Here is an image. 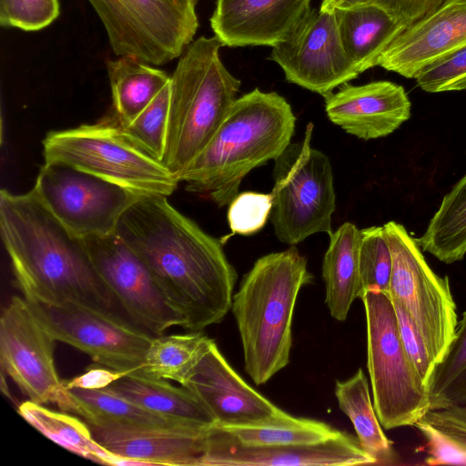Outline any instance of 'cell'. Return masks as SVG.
Listing matches in <instances>:
<instances>
[{
	"label": "cell",
	"mask_w": 466,
	"mask_h": 466,
	"mask_svg": "<svg viewBox=\"0 0 466 466\" xmlns=\"http://www.w3.org/2000/svg\"><path fill=\"white\" fill-rule=\"evenodd\" d=\"M115 235L148 267L167 300L199 331L231 309L238 278L222 241L172 207L167 197H139L120 218Z\"/></svg>",
	"instance_id": "1"
},
{
	"label": "cell",
	"mask_w": 466,
	"mask_h": 466,
	"mask_svg": "<svg viewBox=\"0 0 466 466\" xmlns=\"http://www.w3.org/2000/svg\"><path fill=\"white\" fill-rule=\"evenodd\" d=\"M0 230L16 284L28 301L74 302L115 312L117 302L72 233L32 188L0 192Z\"/></svg>",
	"instance_id": "2"
},
{
	"label": "cell",
	"mask_w": 466,
	"mask_h": 466,
	"mask_svg": "<svg viewBox=\"0 0 466 466\" xmlns=\"http://www.w3.org/2000/svg\"><path fill=\"white\" fill-rule=\"evenodd\" d=\"M295 126L296 116L282 96L255 88L234 101L178 180L187 191L205 194L220 208L228 206L251 170L288 147Z\"/></svg>",
	"instance_id": "3"
},
{
	"label": "cell",
	"mask_w": 466,
	"mask_h": 466,
	"mask_svg": "<svg viewBox=\"0 0 466 466\" xmlns=\"http://www.w3.org/2000/svg\"><path fill=\"white\" fill-rule=\"evenodd\" d=\"M307 259L291 246L258 258L233 296L244 368L256 385L289 363L292 318L300 289L310 284Z\"/></svg>",
	"instance_id": "4"
},
{
	"label": "cell",
	"mask_w": 466,
	"mask_h": 466,
	"mask_svg": "<svg viewBox=\"0 0 466 466\" xmlns=\"http://www.w3.org/2000/svg\"><path fill=\"white\" fill-rule=\"evenodd\" d=\"M222 46L216 35L193 40L170 76L162 163L177 179L208 143L238 98L241 82L223 64L219 56Z\"/></svg>",
	"instance_id": "5"
},
{
	"label": "cell",
	"mask_w": 466,
	"mask_h": 466,
	"mask_svg": "<svg viewBox=\"0 0 466 466\" xmlns=\"http://www.w3.org/2000/svg\"><path fill=\"white\" fill-rule=\"evenodd\" d=\"M43 147L45 162L67 164L140 197L167 198L179 183L161 161L129 139L113 117L51 131Z\"/></svg>",
	"instance_id": "6"
},
{
	"label": "cell",
	"mask_w": 466,
	"mask_h": 466,
	"mask_svg": "<svg viewBox=\"0 0 466 466\" xmlns=\"http://www.w3.org/2000/svg\"><path fill=\"white\" fill-rule=\"evenodd\" d=\"M367 368L373 405L381 426H413L430 409L427 387L409 359L400 336L392 300L376 289L364 292Z\"/></svg>",
	"instance_id": "7"
},
{
	"label": "cell",
	"mask_w": 466,
	"mask_h": 466,
	"mask_svg": "<svg viewBox=\"0 0 466 466\" xmlns=\"http://www.w3.org/2000/svg\"><path fill=\"white\" fill-rule=\"evenodd\" d=\"M312 129L309 124L303 140L290 143L274 160L269 219L277 238L290 246L317 233L333 232L332 167L329 157L311 147Z\"/></svg>",
	"instance_id": "8"
},
{
	"label": "cell",
	"mask_w": 466,
	"mask_h": 466,
	"mask_svg": "<svg viewBox=\"0 0 466 466\" xmlns=\"http://www.w3.org/2000/svg\"><path fill=\"white\" fill-rule=\"evenodd\" d=\"M117 56L152 66L180 57L198 28V0H87Z\"/></svg>",
	"instance_id": "9"
},
{
	"label": "cell",
	"mask_w": 466,
	"mask_h": 466,
	"mask_svg": "<svg viewBox=\"0 0 466 466\" xmlns=\"http://www.w3.org/2000/svg\"><path fill=\"white\" fill-rule=\"evenodd\" d=\"M383 228L392 255L389 295L408 311L438 362L458 324L449 279L431 268L417 239L402 224L389 221Z\"/></svg>",
	"instance_id": "10"
},
{
	"label": "cell",
	"mask_w": 466,
	"mask_h": 466,
	"mask_svg": "<svg viewBox=\"0 0 466 466\" xmlns=\"http://www.w3.org/2000/svg\"><path fill=\"white\" fill-rule=\"evenodd\" d=\"M26 302L56 341L66 343L116 370L130 372L143 368L154 336L116 312L74 302Z\"/></svg>",
	"instance_id": "11"
},
{
	"label": "cell",
	"mask_w": 466,
	"mask_h": 466,
	"mask_svg": "<svg viewBox=\"0 0 466 466\" xmlns=\"http://www.w3.org/2000/svg\"><path fill=\"white\" fill-rule=\"evenodd\" d=\"M33 188L53 215L80 238L115 234L124 212L140 197L61 162H45Z\"/></svg>",
	"instance_id": "12"
},
{
	"label": "cell",
	"mask_w": 466,
	"mask_h": 466,
	"mask_svg": "<svg viewBox=\"0 0 466 466\" xmlns=\"http://www.w3.org/2000/svg\"><path fill=\"white\" fill-rule=\"evenodd\" d=\"M55 341L26 300L12 297L0 318L1 370L29 400L55 403L62 410L66 402V389L55 367Z\"/></svg>",
	"instance_id": "13"
},
{
	"label": "cell",
	"mask_w": 466,
	"mask_h": 466,
	"mask_svg": "<svg viewBox=\"0 0 466 466\" xmlns=\"http://www.w3.org/2000/svg\"><path fill=\"white\" fill-rule=\"evenodd\" d=\"M99 276L133 323L152 335L173 326L183 316L167 300L145 262L115 234L83 238Z\"/></svg>",
	"instance_id": "14"
},
{
	"label": "cell",
	"mask_w": 466,
	"mask_h": 466,
	"mask_svg": "<svg viewBox=\"0 0 466 466\" xmlns=\"http://www.w3.org/2000/svg\"><path fill=\"white\" fill-rule=\"evenodd\" d=\"M268 59L288 82L322 96L360 75L344 50L334 11L319 8H311L293 33L272 47Z\"/></svg>",
	"instance_id": "15"
},
{
	"label": "cell",
	"mask_w": 466,
	"mask_h": 466,
	"mask_svg": "<svg viewBox=\"0 0 466 466\" xmlns=\"http://www.w3.org/2000/svg\"><path fill=\"white\" fill-rule=\"evenodd\" d=\"M377 463L358 439L340 431L322 441L280 446L243 445L216 427L208 429L198 466H353Z\"/></svg>",
	"instance_id": "16"
},
{
	"label": "cell",
	"mask_w": 466,
	"mask_h": 466,
	"mask_svg": "<svg viewBox=\"0 0 466 466\" xmlns=\"http://www.w3.org/2000/svg\"><path fill=\"white\" fill-rule=\"evenodd\" d=\"M183 386L205 405L217 427L279 423L293 418L248 384L226 360L215 340Z\"/></svg>",
	"instance_id": "17"
},
{
	"label": "cell",
	"mask_w": 466,
	"mask_h": 466,
	"mask_svg": "<svg viewBox=\"0 0 466 466\" xmlns=\"http://www.w3.org/2000/svg\"><path fill=\"white\" fill-rule=\"evenodd\" d=\"M466 46V0H449L405 27L379 58L378 66L407 78Z\"/></svg>",
	"instance_id": "18"
},
{
	"label": "cell",
	"mask_w": 466,
	"mask_h": 466,
	"mask_svg": "<svg viewBox=\"0 0 466 466\" xmlns=\"http://www.w3.org/2000/svg\"><path fill=\"white\" fill-rule=\"evenodd\" d=\"M323 97L329 119L364 140L386 137L410 117L411 105L405 89L390 81L360 86L346 83Z\"/></svg>",
	"instance_id": "19"
},
{
	"label": "cell",
	"mask_w": 466,
	"mask_h": 466,
	"mask_svg": "<svg viewBox=\"0 0 466 466\" xmlns=\"http://www.w3.org/2000/svg\"><path fill=\"white\" fill-rule=\"evenodd\" d=\"M311 0H217L210 25L223 46H276L310 11Z\"/></svg>",
	"instance_id": "20"
},
{
	"label": "cell",
	"mask_w": 466,
	"mask_h": 466,
	"mask_svg": "<svg viewBox=\"0 0 466 466\" xmlns=\"http://www.w3.org/2000/svg\"><path fill=\"white\" fill-rule=\"evenodd\" d=\"M87 425L93 438L108 451L125 460L127 466H198L209 429Z\"/></svg>",
	"instance_id": "21"
},
{
	"label": "cell",
	"mask_w": 466,
	"mask_h": 466,
	"mask_svg": "<svg viewBox=\"0 0 466 466\" xmlns=\"http://www.w3.org/2000/svg\"><path fill=\"white\" fill-rule=\"evenodd\" d=\"M106 388L172 420L205 428L216 424L211 413L187 388L176 387L141 369L127 373Z\"/></svg>",
	"instance_id": "22"
},
{
	"label": "cell",
	"mask_w": 466,
	"mask_h": 466,
	"mask_svg": "<svg viewBox=\"0 0 466 466\" xmlns=\"http://www.w3.org/2000/svg\"><path fill=\"white\" fill-rule=\"evenodd\" d=\"M333 11L344 50L360 74L378 66L381 54L405 28L374 5L337 7Z\"/></svg>",
	"instance_id": "23"
},
{
	"label": "cell",
	"mask_w": 466,
	"mask_h": 466,
	"mask_svg": "<svg viewBox=\"0 0 466 466\" xmlns=\"http://www.w3.org/2000/svg\"><path fill=\"white\" fill-rule=\"evenodd\" d=\"M361 231L345 222L329 235L322 263L325 303L330 315L344 321L356 299H360L361 283L359 252Z\"/></svg>",
	"instance_id": "24"
},
{
	"label": "cell",
	"mask_w": 466,
	"mask_h": 466,
	"mask_svg": "<svg viewBox=\"0 0 466 466\" xmlns=\"http://www.w3.org/2000/svg\"><path fill=\"white\" fill-rule=\"evenodd\" d=\"M62 411L79 415L86 423L114 424L138 428H205L172 420L151 412L112 392L106 388L66 389V402Z\"/></svg>",
	"instance_id": "25"
},
{
	"label": "cell",
	"mask_w": 466,
	"mask_h": 466,
	"mask_svg": "<svg viewBox=\"0 0 466 466\" xmlns=\"http://www.w3.org/2000/svg\"><path fill=\"white\" fill-rule=\"evenodd\" d=\"M112 90L114 120L130 124L169 83L163 70L132 56H119L106 63Z\"/></svg>",
	"instance_id": "26"
},
{
	"label": "cell",
	"mask_w": 466,
	"mask_h": 466,
	"mask_svg": "<svg viewBox=\"0 0 466 466\" xmlns=\"http://www.w3.org/2000/svg\"><path fill=\"white\" fill-rule=\"evenodd\" d=\"M19 415L47 439L64 449L94 462L127 466V461L100 445L85 421L66 411L46 409L31 400L21 403Z\"/></svg>",
	"instance_id": "27"
},
{
	"label": "cell",
	"mask_w": 466,
	"mask_h": 466,
	"mask_svg": "<svg viewBox=\"0 0 466 466\" xmlns=\"http://www.w3.org/2000/svg\"><path fill=\"white\" fill-rule=\"evenodd\" d=\"M334 392L339 408L350 420L361 448L377 463L390 461L393 457L392 441L381 429L362 369L346 380H336Z\"/></svg>",
	"instance_id": "28"
},
{
	"label": "cell",
	"mask_w": 466,
	"mask_h": 466,
	"mask_svg": "<svg viewBox=\"0 0 466 466\" xmlns=\"http://www.w3.org/2000/svg\"><path fill=\"white\" fill-rule=\"evenodd\" d=\"M417 241L422 250L446 264L463 258L466 254V173L443 197Z\"/></svg>",
	"instance_id": "29"
},
{
	"label": "cell",
	"mask_w": 466,
	"mask_h": 466,
	"mask_svg": "<svg viewBox=\"0 0 466 466\" xmlns=\"http://www.w3.org/2000/svg\"><path fill=\"white\" fill-rule=\"evenodd\" d=\"M427 441L428 465H466V403L429 409L413 425Z\"/></svg>",
	"instance_id": "30"
},
{
	"label": "cell",
	"mask_w": 466,
	"mask_h": 466,
	"mask_svg": "<svg viewBox=\"0 0 466 466\" xmlns=\"http://www.w3.org/2000/svg\"><path fill=\"white\" fill-rule=\"evenodd\" d=\"M213 341L201 330L154 336L141 370L183 386Z\"/></svg>",
	"instance_id": "31"
},
{
	"label": "cell",
	"mask_w": 466,
	"mask_h": 466,
	"mask_svg": "<svg viewBox=\"0 0 466 466\" xmlns=\"http://www.w3.org/2000/svg\"><path fill=\"white\" fill-rule=\"evenodd\" d=\"M430 409L466 403V311L427 382Z\"/></svg>",
	"instance_id": "32"
},
{
	"label": "cell",
	"mask_w": 466,
	"mask_h": 466,
	"mask_svg": "<svg viewBox=\"0 0 466 466\" xmlns=\"http://www.w3.org/2000/svg\"><path fill=\"white\" fill-rule=\"evenodd\" d=\"M218 428L239 443L248 446L314 443L329 439L340 432L323 421L294 416L285 422Z\"/></svg>",
	"instance_id": "33"
},
{
	"label": "cell",
	"mask_w": 466,
	"mask_h": 466,
	"mask_svg": "<svg viewBox=\"0 0 466 466\" xmlns=\"http://www.w3.org/2000/svg\"><path fill=\"white\" fill-rule=\"evenodd\" d=\"M170 102V81L127 126L120 127L135 144L162 162Z\"/></svg>",
	"instance_id": "34"
},
{
	"label": "cell",
	"mask_w": 466,
	"mask_h": 466,
	"mask_svg": "<svg viewBox=\"0 0 466 466\" xmlns=\"http://www.w3.org/2000/svg\"><path fill=\"white\" fill-rule=\"evenodd\" d=\"M361 231L359 266L361 296L376 289L389 294L392 271V255L382 227H370Z\"/></svg>",
	"instance_id": "35"
},
{
	"label": "cell",
	"mask_w": 466,
	"mask_h": 466,
	"mask_svg": "<svg viewBox=\"0 0 466 466\" xmlns=\"http://www.w3.org/2000/svg\"><path fill=\"white\" fill-rule=\"evenodd\" d=\"M58 0H0V25L24 31H38L59 15Z\"/></svg>",
	"instance_id": "36"
},
{
	"label": "cell",
	"mask_w": 466,
	"mask_h": 466,
	"mask_svg": "<svg viewBox=\"0 0 466 466\" xmlns=\"http://www.w3.org/2000/svg\"><path fill=\"white\" fill-rule=\"evenodd\" d=\"M271 208V193H238L229 203L228 209L231 235L248 236L262 229L269 218Z\"/></svg>",
	"instance_id": "37"
},
{
	"label": "cell",
	"mask_w": 466,
	"mask_h": 466,
	"mask_svg": "<svg viewBox=\"0 0 466 466\" xmlns=\"http://www.w3.org/2000/svg\"><path fill=\"white\" fill-rule=\"evenodd\" d=\"M414 79L429 93L466 89V46L427 66Z\"/></svg>",
	"instance_id": "38"
},
{
	"label": "cell",
	"mask_w": 466,
	"mask_h": 466,
	"mask_svg": "<svg viewBox=\"0 0 466 466\" xmlns=\"http://www.w3.org/2000/svg\"><path fill=\"white\" fill-rule=\"evenodd\" d=\"M392 303L404 350L425 385H427L436 362L408 311L400 303L394 300H392Z\"/></svg>",
	"instance_id": "39"
},
{
	"label": "cell",
	"mask_w": 466,
	"mask_h": 466,
	"mask_svg": "<svg viewBox=\"0 0 466 466\" xmlns=\"http://www.w3.org/2000/svg\"><path fill=\"white\" fill-rule=\"evenodd\" d=\"M449 0H339L333 7L374 5L407 27L431 15Z\"/></svg>",
	"instance_id": "40"
},
{
	"label": "cell",
	"mask_w": 466,
	"mask_h": 466,
	"mask_svg": "<svg viewBox=\"0 0 466 466\" xmlns=\"http://www.w3.org/2000/svg\"><path fill=\"white\" fill-rule=\"evenodd\" d=\"M127 373L128 372L116 370L107 367L93 368L79 376L68 380H63V384L66 389L99 390L109 386Z\"/></svg>",
	"instance_id": "41"
},
{
	"label": "cell",
	"mask_w": 466,
	"mask_h": 466,
	"mask_svg": "<svg viewBox=\"0 0 466 466\" xmlns=\"http://www.w3.org/2000/svg\"><path fill=\"white\" fill-rule=\"evenodd\" d=\"M339 1V0H321L319 9L327 12H333L332 9Z\"/></svg>",
	"instance_id": "42"
}]
</instances>
